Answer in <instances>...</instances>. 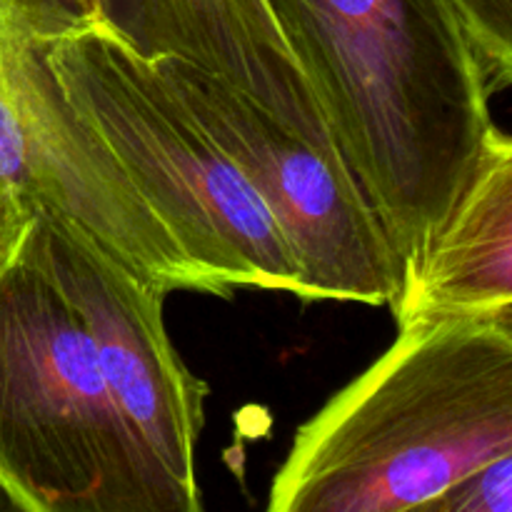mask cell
Listing matches in <instances>:
<instances>
[{
	"mask_svg": "<svg viewBox=\"0 0 512 512\" xmlns=\"http://www.w3.org/2000/svg\"><path fill=\"white\" fill-rule=\"evenodd\" d=\"M512 303V135L490 130L463 193L405 265L398 325Z\"/></svg>",
	"mask_w": 512,
	"mask_h": 512,
	"instance_id": "obj_9",
	"label": "cell"
},
{
	"mask_svg": "<svg viewBox=\"0 0 512 512\" xmlns=\"http://www.w3.org/2000/svg\"><path fill=\"white\" fill-rule=\"evenodd\" d=\"M40 5L0 0V253L35 213H48L153 288L208 295L103 138L65 98L45 58Z\"/></svg>",
	"mask_w": 512,
	"mask_h": 512,
	"instance_id": "obj_5",
	"label": "cell"
},
{
	"mask_svg": "<svg viewBox=\"0 0 512 512\" xmlns=\"http://www.w3.org/2000/svg\"><path fill=\"white\" fill-rule=\"evenodd\" d=\"M0 490L20 512H190L120 418L30 223L0 253Z\"/></svg>",
	"mask_w": 512,
	"mask_h": 512,
	"instance_id": "obj_4",
	"label": "cell"
},
{
	"mask_svg": "<svg viewBox=\"0 0 512 512\" xmlns=\"http://www.w3.org/2000/svg\"><path fill=\"white\" fill-rule=\"evenodd\" d=\"M468 35L488 90L512 85V0H448Z\"/></svg>",
	"mask_w": 512,
	"mask_h": 512,
	"instance_id": "obj_10",
	"label": "cell"
},
{
	"mask_svg": "<svg viewBox=\"0 0 512 512\" xmlns=\"http://www.w3.org/2000/svg\"><path fill=\"white\" fill-rule=\"evenodd\" d=\"M98 20L138 53L188 60L305 138L335 148L268 0H100Z\"/></svg>",
	"mask_w": 512,
	"mask_h": 512,
	"instance_id": "obj_8",
	"label": "cell"
},
{
	"mask_svg": "<svg viewBox=\"0 0 512 512\" xmlns=\"http://www.w3.org/2000/svg\"><path fill=\"white\" fill-rule=\"evenodd\" d=\"M330 140L403 265L448 218L495 128L448 0H268Z\"/></svg>",
	"mask_w": 512,
	"mask_h": 512,
	"instance_id": "obj_1",
	"label": "cell"
},
{
	"mask_svg": "<svg viewBox=\"0 0 512 512\" xmlns=\"http://www.w3.org/2000/svg\"><path fill=\"white\" fill-rule=\"evenodd\" d=\"M45 58L65 98L208 285L298 298L293 255L233 160L183 108L148 55L73 5H40Z\"/></svg>",
	"mask_w": 512,
	"mask_h": 512,
	"instance_id": "obj_3",
	"label": "cell"
},
{
	"mask_svg": "<svg viewBox=\"0 0 512 512\" xmlns=\"http://www.w3.org/2000/svg\"><path fill=\"white\" fill-rule=\"evenodd\" d=\"M398 328L300 425L268 510H425L512 453V303Z\"/></svg>",
	"mask_w": 512,
	"mask_h": 512,
	"instance_id": "obj_2",
	"label": "cell"
},
{
	"mask_svg": "<svg viewBox=\"0 0 512 512\" xmlns=\"http://www.w3.org/2000/svg\"><path fill=\"white\" fill-rule=\"evenodd\" d=\"M150 60L268 208L293 255L298 298L393 308L405 265L338 150L188 60Z\"/></svg>",
	"mask_w": 512,
	"mask_h": 512,
	"instance_id": "obj_6",
	"label": "cell"
},
{
	"mask_svg": "<svg viewBox=\"0 0 512 512\" xmlns=\"http://www.w3.org/2000/svg\"><path fill=\"white\" fill-rule=\"evenodd\" d=\"M73 10L78 15H85V18H98L100 13V0H70Z\"/></svg>",
	"mask_w": 512,
	"mask_h": 512,
	"instance_id": "obj_12",
	"label": "cell"
},
{
	"mask_svg": "<svg viewBox=\"0 0 512 512\" xmlns=\"http://www.w3.org/2000/svg\"><path fill=\"white\" fill-rule=\"evenodd\" d=\"M15 510V505H13V500L8 498V495L3 493V490H0V510Z\"/></svg>",
	"mask_w": 512,
	"mask_h": 512,
	"instance_id": "obj_13",
	"label": "cell"
},
{
	"mask_svg": "<svg viewBox=\"0 0 512 512\" xmlns=\"http://www.w3.org/2000/svg\"><path fill=\"white\" fill-rule=\"evenodd\" d=\"M28 223L40 260L88 330L120 418L188 510L198 512V440L208 385L185 368L170 340L163 315L168 293L130 273L65 220L35 213Z\"/></svg>",
	"mask_w": 512,
	"mask_h": 512,
	"instance_id": "obj_7",
	"label": "cell"
},
{
	"mask_svg": "<svg viewBox=\"0 0 512 512\" xmlns=\"http://www.w3.org/2000/svg\"><path fill=\"white\" fill-rule=\"evenodd\" d=\"M425 512H512V453L450 488Z\"/></svg>",
	"mask_w": 512,
	"mask_h": 512,
	"instance_id": "obj_11",
	"label": "cell"
}]
</instances>
